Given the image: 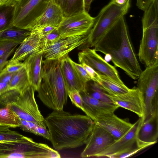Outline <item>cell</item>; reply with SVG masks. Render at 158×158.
<instances>
[{"mask_svg": "<svg viewBox=\"0 0 158 158\" xmlns=\"http://www.w3.org/2000/svg\"><path fill=\"white\" fill-rule=\"evenodd\" d=\"M95 17L86 11L71 17L64 18L57 28L60 39L77 35H85L94 24Z\"/></svg>", "mask_w": 158, "mask_h": 158, "instance_id": "obj_10", "label": "cell"}, {"mask_svg": "<svg viewBox=\"0 0 158 158\" xmlns=\"http://www.w3.org/2000/svg\"><path fill=\"white\" fill-rule=\"evenodd\" d=\"M136 134L137 147L142 150L156 143L158 139V113L141 122Z\"/></svg>", "mask_w": 158, "mask_h": 158, "instance_id": "obj_17", "label": "cell"}, {"mask_svg": "<svg viewBox=\"0 0 158 158\" xmlns=\"http://www.w3.org/2000/svg\"><path fill=\"white\" fill-rule=\"evenodd\" d=\"M90 81L86 83L84 91L87 95L100 101L114 104L98 83L92 81Z\"/></svg>", "mask_w": 158, "mask_h": 158, "instance_id": "obj_30", "label": "cell"}, {"mask_svg": "<svg viewBox=\"0 0 158 158\" xmlns=\"http://www.w3.org/2000/svg\"><path fill=\"white\" fill-rule=\"evenodd\" d=\"M45 37L46 47L59 40L60 35L57 28L45 36Z\"/></svg>", "mask_w": 158, "mask_h": 158, "instance_id": "obj_38", "label": "cell"}, {"mask_svg": "<svg viewBox=\"0 0 158 158\" xmlns=\"http://www.w3.org/2000/svg\"><path fill=\"white\" fill-rule=\"evenodd\" d=\"M6 105L0 101V108L4 107Z\"/></svg>", "mask_w": 158, "mask_h": 158, "instance_id": "obj_48", "label": "cell"}, {"mask_svg": "<svg viewBox=\"0 0 158 158\" xmlns=\"http://www.w3.org/2000/svg\"><path fill=\"white\" fill-rule=\"evenodd\" d=\"M8 84L0 82V95L8 89Z\"/></svg>", "mask_w": 158, "mask_h": 158, "instance_id": "obj_45", "label": "cell"}, {"mask_svg": "<svg viewBox=\"0 0 158 158\" xmlns=\"http://www.w3.org/2000/svg\"><path fill=\"white\" fill-rule=\"evenodd\" d=\"M141 120V118H140L133 124L132 128L126 135L106 148L96 157L113 158L115 155L131 151L138 148L136 145V137Z\"/></svg>", "mask_w": 158, "mask_h": 158, "instance_id": "obj_15", "label": "cell"}, {"mask_svg": "<svg viewBox=\"0 0 158 158\" xmlns=\"http://www.w3.org/2000/svg\"><path fill=\"white\" fill-rule=\"evenodd\" d=\"M35 91L30 84L23 89L17 98L11 103V108L19 118L47 128L45 118L39 109L35 98Z\"/></svg>", "mask_w": 158, "mask_h": 158, "instance_id": "obj_8", "label": "cell"}, {"mask_svg": "<svg viewBox=\"0 0 158 158\" xmlns=\"http://www.w3.org/2000/svg\"><path fill=\"white\" fill-rule=\"evenodd\" d=\"M30 31L12 26L0 31V40L21 42L30 33Z\"/></svg>", "mask_w": 158, "mask_h": 158, "instance_id": "obj_26", "label": "cell"}, {"mask_svg": "<svg viewBox=\"0 0 158 158\" xmlns=\"http://www.w3.org/2000/svg\"><path fill=\"white\" fill-rule=\"evenodd\" d=\"M15 73H0V82L9 84Z\"/></svg>", "mask_w": 158, "mask_h": 158, "instance_id": "obj_41", "label": "cell"}, {"mask_svg": "<svg viewBox=\"0 0 158 158\" xmlns=\"http://www.w3.org/2000/svg\"><path fill=\"white\" fill-rule=\"evenodd\" d=\"M136 5L140 10L145 11L147 9L153 0H136Z\"/></svg>", "mask_w": 158, "mask_h": 158, "instance_id": "obj_40", "label": "cell"}, {"mask_svg": "<svg viewBox=\"0 0 158 158\" xmlns=\"http://www.w3.org/2000/svg\"><path fill=\"white\" fill-rule=\"evenodd\" d=\"M63 18L60 9L51 0L44 12L37 20L33 30L40 29L48 25L57 28Z\"/></svg>", "mask_w": 158, "mask_h": 158, "instance_id": "obj_22", "label": "cell"}, {"mask_svg": "<svg viewBox=\"0 0 158 158\" xmlns=\"http://www.w3.org/2000/svg\"><path fill=\"white\" fill-rule=\"evenodd\" d=\"M97 51L109 55L115 66L135 80L142 70L136 56L124 16L106 31L94 47Z\"/></svg>", "mask_w": 158, "mask_h": 158, "instance_id": "obj_2", "label": "cell"}, {"mask_svg": "<svg viewBox=\"0 0 158 158\" xmlns=\"http://www.w3.org/2000/svg\"><path fill=\"white\" fill-rule=\"evenodd\" d=\"M60 64V59L42 60V79L37 91L43 103L53 110H63L68 96Z\"/></svg>", "mask_w": 158, "mask_h": 158, "instance_id": "obj_3", "label": "cell"}, {"mask_svg": "<svg viewBox=\"0 0 158 158\" xmlns=\"http://www.w3.org/2000/svg\"><path fill=\"white\" fill-rule=\"evenodd\" d=\"M19 45L8 62L24 60L30 55L43 49L46 47L45 36L40 29L33 30Z\"/></svg>", "mask_w": 158, "mask_h": 158, "instance_id": "obj_14", "label": "cell"}, {"mask_svg": "<svg viewBox=\"0 0 158 158\" xmlns=\"http://www.w3.org/2000/svg\"><path fill=\"white\" fill-rule=\"evenodd\" d=\"M42 53L33 54L25 59L23 63L27 69L30 83L37 91L42 79Z\"/></svg>", "mask_w": 158, "mask_h": 158, "instance_id": "obj_21", "label": "cell"}, {"mask_svg": "<svg viewBox=\"0 0 158 158\" xmlns=\"http://www.w3.org/2000/svg\"><path fill=\"white\" fill-rule=\"evenodd\" d=\"M15 6L0 5V31L13 26Z\"/></svg>", "mask_w": 158, "mask_h": 158, "instance_id": "obj_29", "label": "cell"}, {"mask_svg": "<svg viewBox=\"0 0 158 158\" xmlns=\"http://www.w3.org/2000/svg\"><path fill=\"white\" fill-rule=\"evenodd\" d=\"M71 59L69 54L60 59V68L66 88L68 92L74 90L80 93L84 92L86 84L78 75L71 63Z\"/></svg>", "mask_w": 158, "mask_h": 158, "instance_id": "obj_20", "label": "cell"}, {"mask_svg": "<svg viewBox=\"0 0 158 158\" xmlns=\"http://www.w3.org/2000/svg\"><path fill=\"white\" fill-rule=\"evenodd\" d=\"M83 101L82 111L94 122L106 115L114 113L119 107L93 98L84 92H80Z\"/></svg>", "mask_w": 158, "mask_h": 158, "instance_id": "obj_18", "label": "cell"}, {"mask_svg": "<svg viewBox=\"0 0 158 158\" xmlns=\"http://www.w3.org/2000/svg\"><path fill=\"white\" fill-rule=\"evenodd\" d=\"M137 79L144 105L143 122L158 113V63L146 67Z\"/></svg>", "mask_w": 158, "mask_h": 158, "instance_id": "obj_7", "label": "cell"}, {"mask_svg": "<svg viewBox=\"0 0 158 158\" xmlns=\"http://www.w3.org/2000/svg\"><path fill=\"white\" fill-rule=\"evenodd\" d=\"M87 35H77L60 39L38 52L42 53L46 60L60 59L73 49L84 45Z\"/></svg>", "mask_w": 158, "mask_h": 158, "instance_id": "obj_13", "label": "cell"}, {"mask_svg": "<svg viewBox=\"0 0 158 158\" xmlns=\"http://www.w3.org/2000/svg\"><path fill=\"white\" fill-rule=\"evenodd\" d=\"M25 66V64L21 62H8L0 73H15Z\"/></svg>", "mask_w": 158, "mask_h": 158, "instance_id": "obj_36", "label": "cell"}, {"mask_svg": "<svg viewBox=\"0 0 158 158\" xmlns=\"http://www.w3.org/2000/svg\"><path fill=\"white\" fill-rule=\"evenodd\" d=\"M116 2L119 5H122L126 3L127 2L126 0H115Z\"/></svg>", "mask_w": 158, "mask_h": 158, "instance_id": "obj_46", "label": "cell"}, {"mask_svg": "<svg viewBox=\"0 0 158 158\" xmlns=\"http://www.w3.org/2000/svg\"><path fill=\"white\" fill-rule=\"evenodd\" d=\"M60 9L64 18L77 15L85 11L84 0H52Z\"/></svg>", "mask_w": 158, "mask_h": 158, "instance_id": "obj_23", "label": "cell"}, {"mask_svg": "<svg viewBox=\"0 0 158 158\" xmlns=\"http://www.w3.org/2000/svg\"><path fill=\"white\" fill-rule=\"evenodd\" d=\"M59 152L46 144L23 136L15 140L0 141V158H59Z\"/></svg>", "mask_w": 158, "mask_h": 158, "instance_id": "obj_5", "label": "cell"}, {"mask_svg": "<svg viewBox=\"0 0 158 158\" xmlns=\"http://www.w3.org/2000/svg\"><path fill=\"white\" fill-rule=\"evenodd\" d=\"M16 48H14L0 56V73L8 63L9 57L14 53Z\"/></svg>", "mask_w": 158, "mask_h": 158, "instance_id": "obj_39", "label": "cell"}, {"mask_svg": "<svg viewBox=\"0 0 158 158\" xmlns=\"http://www.w3.org/2000/svg\"><path fill=\"white\" fill-rule=\"evenodd\" d=\"M29 84L27 72L25 66L14 74L8 84V89H15L21 91Z\"/></svg>", "mask_w": 158, "mask_h": 158, "instance_id": "obj_27", "label": "cell"}, {"mask_svg": "<svg viewBox=\"0 0 158 158\" xmlns=\"http://www.w3.org/2000/svg\"><path fill=\"white\" fill-rule=\"evenodd\" d=\"M20 0H0V5L15 6Z\"/></svg>", "mask_w": 158, "mask_h": 158, "instance_id": "obj_43", "label": "cell"}, {"mask_svg": "<svg viewBox=\"0 0 158 158\" xmlns=\"http://www.w3.org/2000/svg\"><path fill=\"white\" fill-rule=\"evenodd\" d=\"M127 1H130V0H126Z\"/></svg>", "mask_w": 158, "mask_h": 158, "instance_id": "obj_49", "label": "cell"}, {"mask_svg": "<svg viewBox=\"0 0 158 158\" xmlns=\"http://www.w3.org/2000/svg\"><path fill=\"white\" fill-rule=\"evenodd\" d=\"M81 64L89 75L91 80L99 84L100 81V73L84 63H82Z\"/></svg>", "mask_w": 158, "mask_h": 158, "instance_id": "obj_37", "label": "cell"}, {"mask_svg": "<svg viewBox=\"0 0 158 158\" xmlns=\"http://www.w3.org/2000/svg\"><path fill=\"white\" fill-rule=\"evenodd\" d=\"M20 129L23 131L32 133L49 140L50 135L48 130L31 122L20 118L19 119Z\"/></svg>", "mask_w": 158, "mask_h": 158, "instance_id": "obj_28", "label": "cell"}, {"mask_svg": "<svg viewBox=\"0 0 158 158\" xmlns=\"http://www.w3.org/2000/svg\"><path fill=\"white\" fill-rule=\"evenodd\" d=\"M78 56L80 64L84 63L98 73L106 76L114 81L125 85L115 67L106 61L94 48H84L78 53Z\"/></svg>", "mask_w": 158, "mask_h": 158, "instance_id": "obj_11", "label": "cell"}, {"mask_svg": "<svg viewBox=\"0 0 158 158\" xmlns=\"http://www.w3.org/2000/svg\"><path fill=\"white\" fill-rule=\"evenodd\" d=\"M23 136L17 131L10 129L0 131V141L17 140L21 139Z\"/></svg>", "mask_w": 158, "mask_h": 158, "instance_id": "obj_32", "label": "cell"}, {"mask_svg": "<svg viewBox=\"0 0 158 158\" xmlns=\"http://www.w3.org/2000/svg\"><path fill=\"white\" fill-rule=\"evenodd\" d=\"M19 118L11 108L10 103L0 108V126L9 128L19 127Z\"/></svg>", "mask_w": 158, "mask_h": 158, "instance_id": "obj_25", "label": "cell"}, {"mask_svg": "<svg viewBox=\"0 0 158 158\" xmlns=\"http://www.w3.org/2000/svg\"><path fill=\"white\" fill-rule=\"evenodd\" d=\"M95 122L107 131L117 140L126 135L133 126V124L119 118L114 113L103 116Z\"/></svg>", "mask_w": 158, "mask_h": 158, "instance_id": "obj_19", "label": "cell"}, {"mask_svg": "<svg viewBox=\"0 0 158 158\" xmlns=\"http://www.w3.org/2000/svg\"><path fill=\"white\" fill-rule=\"evenodd\" d=\"M94 0H84L85 9L86 12H89L92 2Z\"/></svg>", "mask_w": 158, "mask_h": 158, "instance_id": "obj_44", "label": "cell"}, {"mask_svg": "<svg viewBox=\"0 0 158 158\" xmlns=\"http://www.w3.org/2000/svg\"><path fill=\"white\" fill-rule=\"evenodd\" d=\"M113 103L118 107L129 110L137 114L139 118L144 114V105L140 92L136 87L130 89L127 92L112 95L106 93Z\"/></svg>", "mask_w": 158, "mask_h": 158, "instance_id": "obj_16", "label": "cell"}, {"mask_svg": "<svg viewBox=\"0 0 158 158\" xmlns=\"http://www.w3.org/2000/svg\"><path fill=\"white\" fill-rule=\"evenodd\" d=\"M68 95L72 103L82 110L83 101L80 92L76 90H73L68 92Z\"/></svg>", "mask_w": 158, "mask_h": 158, "instance_id": "obj_35", "label": "cell"}, {"mask_svg": "<svg viewBox=\"0 0 158 158\" xmlns=\"http://www.w3.org/2000/svg\"><path fill=\"white\" fill-rule=\"evenodd\" d=\"M49 140L57 150L76 148L85 144L94 122L87 115L53 110L45 118Z\"/></svg>", "mask_w": 158, "mask_h": 158, "instance_id": "obj_1", "label": "cell"}, {"mask_svg": "<svg viewBox=\"0 0 158 158\" xmlns=\"http://www.w3.org/2000/svg\"><path fill=\"white\" fill-rule=\"evenodd\" d=\"M100 81L99 85L104 92L109 95H115L123 94L130 89L125 85L118 84L103 74L100 73Z\"/></svg>", "mask_w": 158, "mask_h": 158, "instance_id": "obj_24", "label": "cell"}, {"mask_svg": "<svg viewBox=\"0 0 158 158\" xmlns=\"http://www.w3.org/2000/svg\"><path fill=\"white\" fill-rule=\"evenodd\" d=\"M51 0H20L15 6L13 26L31 31Z\"/></svg>", "mask_w": 158, "mask_h": 158, "instance_id": "obj_9", "label": "cell"}, {"mask_svg": "<svg viewBox=\"0 0 158 158\" xmlns=\"http://www.w3.org/2000/svg\"><path fill=\"white\" fill-rule=\"evenodd\" d=\"M57 28V27H54L48 25L40 29L43 35L44 36H45Z\"/></svg>", "mask_w": 158, "mask_h": 158, "instance_id": "obj_42", "label": "cell"}, {"mask_svg": "<svg viewBox=\"0 0 158 158\" xmlns=\"http://www.w3.org/2000/svg\"><path fill=\"white\" fill-rule=\"evenodd\" d=\"M116 140L107 131L94 122L80 156L82 158L96 157Z\"/></svg>", "mask_w": 158, "mask_h": 158, "instance_id": "obj_12", "label": "cell"}, {"mask_svg": "<svg viewBox=\"0 0 158 158\" xmlns=\"http://www.w3.org/2000/svg\"><path fill=\"white\" fill-rule=\"evenodd\" d=\"M20 91L17 89H9L0 95V101L6 105L15 101L20 94Z\"/></svg>", "mask_w": 158, "mask_h": 158, "instance_id": "obj_31", "label": "cell"}, {"mask_svg": "<svg viewBox=\"0 0 158 158\" xmlns=\"http://www.w3.org/2000/svg\"><path fill=\"white\" fill-rule=\"evenodd\" d=\"M71 61L78 75L84 82L86 84L91 80L89 75L81 64L75 62L71 59Z\"/></svg>", "mask_w": 158, "mask_h": 158, "instance_id": "obj_33", "label": "cell"}, {"mask_svg": "<svg viewBox=\"0 0 158 158\" xmlns=\"http://www.w3.org/2000/svg\"><path fill=\"white\" fill-rule=\"evenodd\" d=\"M20 43L14 41L0 40V56L12 49L16 48Z\"/></svg>", "mask_w": 158, "mask_h": 158, "instance_id": "obj_34", "label": "cell"}, {"mask_svg": "<svg viewBox=\"0 0 158 158\" xmlns=\"http://www.w3.org/2000/svg\"><path fill=\"white\" fill-rule=\"evenodd\" d=\"M130 6V1L119 5L116 2L115 0H111L103 7L95 17L93 26L83 45H86L85 48L94 47L112 25L127 14Z\"/></svg>", "mask_w": 158, "mask_h": 158, "instance_id": "obj_6", "label": "cell"}, {"mask_svg": "<svg viewBox=\"0 0 158 158\" xmlns=\"http://www.w3.org/2000/svg\"><path fill=\"white\" fill-rule=\"evenodd\" d=\"M8 127L0 126V131L8 130L10 129Z\"/></svg>", "mask_w": 158, "mask_h": 158, "instance_id": "obj_47", "label": "cell"}, {"mask_svg": "<svg viewBox=\"0 0 158 158\" xmlns=\"http://www.w3.org/2000/svg\"><path fill=\"white\" fill-rule=\"evenodd\" d=\"M144 12L138 56L148 67L158 63V0H153Z\"/></svg>", "mask_w": 158, "mask_h": 158, "instance_id": "obj_4", "label": "cell"}]
</instances>
